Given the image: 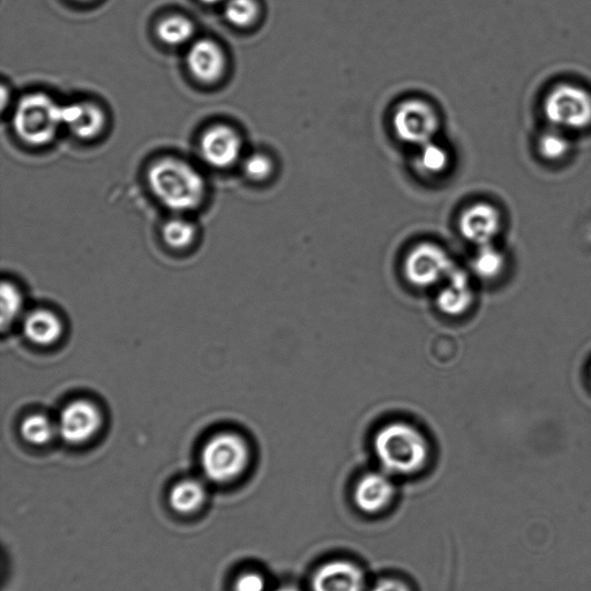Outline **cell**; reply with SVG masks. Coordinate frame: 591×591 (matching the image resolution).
Returning a JSON list of instances; mask_svg holds the SVG:
<instances>
[{
	"label": "cell",
	"instance_id": "8992f818",
	"mask_svg": "<svg viewBox=\"0 0 591 591\" xmlns=\"http://www.w3.org/2000/svg\"><path fill=\"white\" fill-rule=\"evenodd\" d=\"M439 125L436 110L421 100L403 102L394 112L393 127L396 136L409 145L421 147L429 144L435 139Z\"/></svg>",
	"mask_w": 591,
	"mask_h": 591
},
{
	"label": "cell",
	"instance_id": "f1b7e54d",
	"mask_svg": "<svg viewBox=\"0 0 591 591\" xmlns=\"http://www.w3.org/2000/svg\"><path fill=\"white\" fill-rule=\"evenodd\" d=\"M275 591H299V590L294 586H283L279 589H276Z\"/></svg>",
	"mask_w": 591,
	"mask_h": 591
},
{
	"label": "cell",
	"instance_id": "603a6c76",
	"mask_svg": "<svg viewBox=\"0 0 591 591\" xmlns=\"http://www.w3.org/2000/svg\"><path fill=\"white\" fill-rule=\"evenodd\" d=\"M224 16L234 26L249 27L258 20L260 6L257 0H228Z\"/></svg>",
	"mask_w": 591,
	"mask_h": 591
},
{
	"label": "cell",
	"instance_id": "83f0119b",
	"mask_svg": "<svg viewBox=\"0 0 591 591\" xmlns=\"http://www.w3.org/2000/svg\"><path fill=\"white\" fill-rule=\"evenodd\" d=\"M371 591H410L405 582L396 579H384L376 583Z\"/></svg>",
	"mask_w": 591,
	"mask_h": 591
},
{
	"label": "cell",
	"instance_id": "4316f807",
	"mask_svg": "<svg viewBox=\"0 0 591 591\" xmlns=\"http://www.w3.org/2000/svg\"><path fill=\"white\" fill-rule=\"evenodd\" d=\"M266 581L263 575L256 572H246L239 575L235 581L234 591H265Z\"/></svg>",
	"mask_w": 591,
	"mask_h": 591
},
{
	"label": "cell",
	"instance_id": "8fae6325",
	"mask_svg": "<svg viewBox=\"0 0 591 591\" xmlns=\"http://www.w3.org/2000/svg\"><path fill=\"white\" fill-rule=\"evenodd\" d=\"M501 229V216L496 207L476 204L463 212L460 230L463 237L480 248L492 244Z\"/></svg>",
	"mask_w": 591,
	"mask_h": 591
},
{
	"label": "cell",
	"instance_id": "5bb4252c",
	"mask_svg": "<svg viewBox=\"0 0 591 591\" xmlns=\"http://www.w3.org/2000/svg\"><path fill=\"white\" fill-rule=\"evenodd\" d=\"M437 295V306L447 316L459 317L474 303V290L468 274L454 267Z\"/></svg>",
	"mask_w": 591,
	"mask_h": 591
},
{
	"label": "cell",
	"instance_id": "7402d4cb",
	"mask_svg": "<svg viewBox=\"0 0 591 591\" xmlns=\"http://www.w3.org/2000/svg\"><path fill=\"white\" fill-rule=\"evenodd\" d=\"M537 146L538 152L545 160L559 161L570 152L571 141L565 131L552 127L551 130L542 133Z\"/></svg>",
	"mask_w": 591,
	"mask_h": 591
},
{
	"label": "cell",
	"instance_id": "f546056e",
	"mask_svg": "<svg viewBox=\"0 0 591 591\" xmlns=\"http://www.w3.org/2000/svg\"><path fill=\"white\" fill-rule=\"evenodd\" d=\"M201 2L206 4H216L222 2V0H201Z\"/></svg>",
	"mask_w": 591,
	"mask_h": 591
},
{
	"label": "cell",
	"instance_id": "30bf717a",
	"mask_svg": "<svg viewBox=\"0 0 591 591\" xmlns=\"http://www.w3.org/2000/svg\"><path fill=\"white\" fill-rule=\"evenodd\" d=\"M313 591H364L361 568L348 560H333L321 565L312 578Z\"/></svg>",
	"mask_w": 591,
	"mask_h": 591
},
{
	"label": "cell",
	"instance_id": "6da1fadb",
	"mask_svg": "<svg viewBox=\"0 0 591 591\" xmlns=\"http://www.w3.org/2000/svg\"><path fill=\"white\" fill-rule=\"evenodd\" d=\"M373 446L381 467L389 474L414 475L429 459L428 440L420 430L407 423L385 425L374 437Z\"/></svg>",
	"mask_w": 591,
	"mask_h": 591
},
{
	"label": "cell",
	"instance_id": "ba28073f",
	"mask_svg": "<svg viewBox=\"0 0 591 591\" xmlns=\"http://www.w3.org/2000/svg\"><path fill=\"white\" fill-rule=\"evenodd\" d=\"M58 436L70 445H82L100 432L103 417L99 407L89 400H76L65 406L59 414Z\"/></svg>",
	"mask_w": 591,
	"mask_h": 591
},
{
	"label": "cell",
	"instance_id": "e0dca14e",
	"mask_svg": "<svg viewBox=\"0 0 591 591\" xmlns=\"http://www.w3.org/2000/svg\"><path fill=\"white\" fill-rule=\"evenodd\" d=\"M207 499L205 485L198 480H183L172 486L169 505L178 514L191 515L203 508Z\"/></svg>",
	"mask_w": 591,
	"mask_h": 591
},
{
	"label": "cell",
	"instance_id": "7c38bea8",
	"mask_svg": "<svg viewBox=\"0 0 591 591\" xmlns=\"http://www.w3.org/2000/svg\"><path fill=\"white\" fill-rule=\"evenodd\" d=\"M186 63L192 76L205 84L218 81L226 69V57L219 44L207 39L193 44L187 52Z\"/></svg>",
	"mask_w": 591,
	"mask_h": 591
},
{
	"label": "cell",
	"instance_id": "d6986e66",
	"mask_svg": "<svg viewBox=\"0 0 591 591\" xmlns=\"http://www.w3.org/2000/svg\"><path fill=\"white\" fill-rule=\"evenodd\" d=\"M451 157L447 149L435 141L420 147L416 157L418 170L426 176H439L450 167Z\"/></svg>",
	"mask_w": 591,
	"mask_h": 591
},
{
	"label": "cell",
	"instance_id": "277c9868",
	"mask_svg": "<svg viewBox=\"0 0 591 591\" xmlns=\"http://www.w3.org/2000/svg\"><path fill=\"white\" fill-rule=\"evenodd\" d=\"M251 451L248 443L234 432L216 433L209 438L201 452V467L209 481L228 484L248 469Z\"/></svg>",
	"mask_w": 591,
	"mask_h": 591
},
{
	"label": "cell",
	"instance_id": "7a4b0ae2",
	"mask_svg": "<svg viewBox=\"0 0 591 591\" xmlns=\"http://www.w3.org/2000/svg\"><path fill=\"white\" fill-rule=\"evenodd\" d=\"M148 184L155 197L176 212L196 209L205 197L203 176L181 160L163 159L154 163L148 171Z\"/></svg>",
	"mask_w": 591,
	"mask_h": 591
},
{
	"label": "cell",
	"instance_id": "4fadbf2b",
	"mask_svg": "<svg viewBox=\"0 0 591 591\" xmlns=\"http://www.w3.org/2000/svg\"><path fill=\"white\" fill-rule=\"evenodd\" d=\"M395 486L384 473H369L358 481L354 491V501L359 511L377 514L392 503Z\"/></svg>",
	"mask_w": 591,
	"mask_h": 591
},
{
	"label": "cell",
	"instance_id": "2e32d148",
	"mask_svg": "<svg viewBox=\"0 0 591 591\" xmlns=\"http://www.w3.org/2000/svg\"><path fill=\"white\" fill-rule=\"evenodd\" d=\"M64 125L81 139L99 136L106 123L103 111L92 103H74L63 107Z\"/></svg>",
	"mask_w": 591,
	"mask_h": 591
},
{
	"label": "cell",
	"instance_id": "5b68a950",
	"mask_svg": "<svg viewBox=\"0 0 591 591\" xmlns=\"http://www.w3.org/2000/svg\"><path fill=\"white\" fill-rule=\"evenodd\" d=\"M546 118L552 127L580 131L591 125V94L579 86L559 85L546 96Z\"/></svg>",
	"mask_w": 591,
	"mask_h": 591
},
{
	"label": "cell",
	"instance_id": "cb8c5ba5",
	"mask_svg": "<svg viewBox=\"0 0 591 591\" xmlns=\"http://www.w3.org/2000/svg\"><path fill=\"white\" fill-rule=\"evenodd\" d=\"M24 296L21 291L12 282H3L2 284V327L5 329L22 316L24 313Z\"/></svg>",
	"mask_w": 591,
	"mask_h": 591
},
{
	"label": "cell",
	"instance_id": "9c48e42d",
	"mask_svg": "<svg viewBox=\"0 0 591 591\" xmlns=\"http://www.w3.org/2000/svg\"><path fill=\"white\" fill-rule=\"evenodd\" d=\"M201 154L215 168H229L241 156L242 140L229 126L211 127L201 139Z\"/></svg>",
	"mask_w": 591,
	"mask_h": 591
},
{
	"label": "cell",
	"instance_id": "4dcf8cb0",
	"mask_svg": "<svg viewBox=\"0 0 591 591\" xmlns=\"http://www.w3.org/2000/svg\"><path fill=\"white\" fill-rule=\"evenodd\" d=\"M80 2H82V0H80Z\"/></svg>",
	"mask_w": 591,
	"mask_h": 591
},
{
	"label": "cell",
	"instance_id": "52a82bcc",
	"mask_svg": "<svg viewBox=\"0 0 591 591\" xmlns=\"http://www.w3.org/2000/svg\"><path fill=\"white\" fill-rule=\"evenodd\" d=\"M454 267L452 259L440 246L422 243L408 253L403 271L413 286L429 288L444 282Z\"/></svg>",
	"mask_w": 591,
	"mask_h": 591
},
{
	"label": "cell",
	"instance_id": "484cf974",
	"mask_svg": "<svg viewBox=\"0 0 591 591\" xmlns=\"http://www.w3.org/2000/svg\"><path fill=\"white\" fill-rule=\"evenodd\" d=\"M244 174L254 182H263L271 177L274 171V163L266 154H252L244 161Z\"/></svg>",
	"mask_w": 591,
	"mask_h": 591
},
{
	"label": "cell",
	"instance_id": "ffe728a7",
	"mask_svg": "<svg viewBox=\"0 0 591 591\" xmlns=\"http://www.w3.org/2000/svg\"><path fill=\"white\" fill-rule=\"evenodd\" d=\"M505 264L504 254L492 244L480 246L473 259L474 272L484 280L498 278L503 273Z\"/></svg>",
	"mask_w": 591,
	"mask_h": 591
},
{
	"label": "cell",
	"instance_id": "44dd1931",
	"mask_svg": "<svg viewBox=\"0 0 591 591\" xmlns=\"http://www.w3.org/2000/svg\"><path fill=\"white\" fill-rule=\"evenodd\" d=\"M194 34L192 21L182 16H171L163 19L157 27V36L169 46H182L190 41Z\"/></svg>",
	"mask_w": 591,
	"mask_h": 591
},
{
	"label": "cell",
	"instance_id": "d4e9b609",
	"mask_svg": "<svg viewBox=\"0 0 591 591\" xmlns=\"http://www.w3.org/2000/svg\"><path fill=\"white\" fill-rule=\"evenodd\" d=\"M162 236L170 248L182 250L196 239V227L189 221L174 219L164 224Z\"/></svg>",
	"mask_w": 591,
	"mask_h": 591
},
{
	"label": "cell",
	"instance_id": "3957f363",
	"mask_svg": "<svg viewBox=\"0 0 591 591\" xmlns=\"http://www.w3.org/2000/svg\"><path fill=\"white\" fill-rule=\"evenodd\" d=\"M63 107L43 93L26 95L14 111V131L29 145H47L64 125Z\"/></svg>",
	"mask_w": 591,
	"mask_h": 591
},
{
	"label": "cell",
	"instance_id": "9a60e30c",
	"mask_svg": "<svg viewBox=\"0 0 591 591\" xmlns=\"http://www.w3.org/2000/svg\"><path fill=\"white\" fill-rule=\"evenodd\" d=\"M22 331L36 346L50 347L61 340L64 325L55 312L36 309L22 317Z\"/></svg>",
	"mask_w": 591,
	"mask_h": 591
},
{
	"label": "cell",
	"instance_id": "ac0fdd59",
	"mask_svg": "<svg viewBox=\"0 0 591 591\" xmlns=\"http://www.w3.org/2000/svg\"><path fill=\"white\" fill-rule=\"evenodd\" d=\"M21 437L33 446H44L51 443L58 435L57 424L43 414L29 415L20 425Z\"/></svg>",
	"mask_w": 591,
	"mask_h": 591
}]
</instances>
